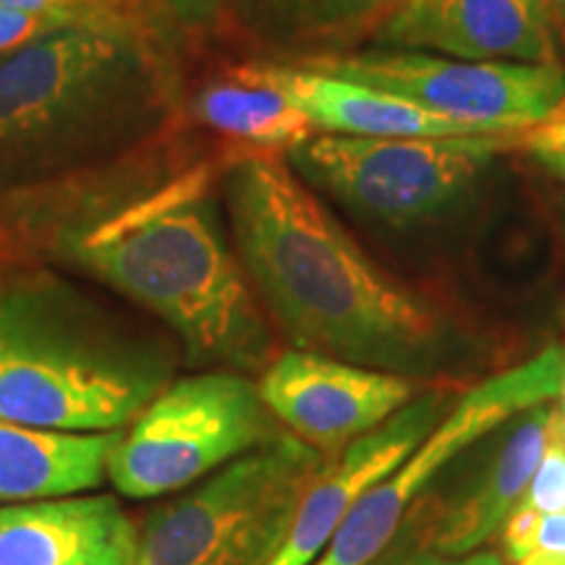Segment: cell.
Segmentation results:
<instances>
[{
	"label": "cell",
	"instance_id": "obj_11",
	"mask_svg": "<svg viewBox=\"0 0 565 565\" xmlns=\"http://www.w3.org/2000/svg\"><path fill=\"white\" fill-rule=\"evenodd\" d=\"M456 401L443 387L424 391L419 398L393 414L377 429L353 440L341 456L324 463V469L303 492L291 532L270 565H312L330 536L341 526L362 494L398 469L445 419Z\"/></svg>",
	"mask_w": 565,
	"mask_h": 565
},
{
	"label": "cell",
	"instance_id": "obj_14",
	"mask_svg": "<svg viewBox=\"0 0 565 565\" xmlns=\"http://www.w3.org/2000/svg\"><path fill=\"white\" fill-rule=\"evenodd\" d=\"M553 406L542 404L515 416L505 440L494 448L490 461L461 490L450 494L433 515L419 550L440 555L475 553L505 524V519L524 498L536 466L550 443Z\"/></svg>",
	"mask_w": 565,
	"mask_h": 565
},
{
	"label": "cell",
	"instance_id": "obj_17",
	"mask_svg": "<svg viewBox=\"0 0 565 565\" xmlns=\"http://www.w3.org/2000/svg\"><path fill=\"white\" fill-rule=\"evenodd\" d=\"M192 116L249 152H291L312 139L315 124L278 76V63H238L210 76L194 92Z\"/></svg>",
	"mask_w": 565,
	"mask_h": 565
},
{
	"label": "cell",
	"instance_id": "obj_30",
	"mask_svg": "<svg viewBox=\"0 0 565 565\" xmlns=\"http://www.w3.org/2000/svg\"><path fill=\"white\" fill-rule=\"evenodd\" d=\"M563 9H565V3H563Z\"/></svg>",
	"mask_w": 565,
	"mask_h": 565
},
{
	"label": "cell",
	"instance_id": "obj_20",
	"mask_svg": "<svg viewBox=\"0 0 565 565\" xmlns=\"http://www.w3.org/2000/svg\"><path fill=\"white\" fill-rule=\"evenodd\" d=\"M521 503L547 515L565 511V437L550 422V443Z\"/></svg>",
	"mask_w": 565,
	"mask_h": 565
},
{
	"label": "cell",
	"instance_id": "obj_15",
	"mask_svg": "<svg viewBox=\"0 0 565 565\" xmlns=\"http://www.w3.org/2000/svg\"><path fill=\"white\" fill-rule=\"evenodd\" d=\"M121 429L63 433L0 419V505L97 490Z\"/></svg>",
	"mask_w": 565,
	"mask_h": 565
},
{
	"label": "cell",
	"instance_id": "obj_7",
	"mask_svg": "<svg viewBox=\"0 0 565 565\" xmlns=\"http://www.w3.org/2000/svg\"><path fill=\"white\" fill-rule=\"evenodd\" d=\"M511 137L380 139L315 134L286 154L294 173L353 215L414 228L448 215L475 192Z\"/></svg>",
	"mask_w": 565,
	"mask_h": 565
},
{
	"label": "cell",
	"instance_id": "obj_23",
	"mask_svg": "<svg viewBox=\"0 0 565 565\" xmlns=\"http://www.w3.org/2000/svg\"><path fill=\"white\" fill-rule=\"evenodd\" d=\"M385 565H505L503 553L498 550H475L466 555H440L433 550H408L404 557L391 555Z\"/></svg>",
	"mask_w": 565,
	"mask_h": 565
},
{
	"label": "cell",
	"instance_id": "obj_1",
	"mask_svg": "<svg viewBox=\"0 0 565 565\" xmlns=\"http://www.w3.org/2000/svg\"><path fill=\"white\" fill-rule=\"evenodd\" d=\"M223 194L254 294L294 349L416 383L463 362L454 317L372 263L280 154L228 160Z\"/></svg>",
	"mask_w": 565,
	"mask_h": 565
},
{
	"label": "cell",
	"instance_id": "obj_19",
	"mask_svg": "<svg viewBox=\"0 0 565 565\" xmlns=\"http://www.w3.org/2000/svg\"><path fill=\"white\" fill-rule=\"evenodd\" d=\"M0 3L47 19L58 30L126 32L160 40V32L139 9L137 0H0Z\"/></svg>",
	"mask_w": 565,
	"mask_h": 565
},
{
	"label": "cell",
	"instance_id": "obj_2",
	"mask_svg": "<svg viewBox=\"0 0 565 565\" xmlns=\"http://www.w3.org/2000/svg\"><path fill=\"white\" fill-rule=\"evenodd\" d=\"M26 254L76 267L166 322L194 364L263 374L278 351L225 238L212 168L103 175L24 228Z\"/></svg>",
	"mask_w": 565,
	"mask_h": 565
},
{
	"label": "cell",
	"instance_id": "obj_18",
	"mask_svg": "<svg viewBox=\"0 0 565 565\" xmlns=\"http://www.w3.org/2000/svg\"><path fill=\"white\" fill-rule=\"evenodd\" d=\"M395 0H231L236 19L278 47H315L351 38L366 21L385 17Z\"/></svg>",
	"mask_w": 565,
	"mask_h": 565
},
{
	"label": "cell",
	"instance_id": "obj_25",
	"mask_svg": "<svg viewBox=\"0 0 565 565\" xmlns=\"http://www.w3.org/2000/svg\"><path fill=\"white\" fill-rule=\"evenodd\" d=\"M515 565H565V553H563V550H555V547L536 545L532 553L521 557V561Z\"/></svg>",
	"mask_w": 565,
	"mask_h": 565
},
{
	"label": "cell",
	"instance_id": "obj_27",
	"mask_svg": "<svg viewBox=\"0 0 565 565\" xmlns=\"http://www.w3.org/2000/svg\"><path fill=\"white\" fill-rule=\"evenodd\" d=\"M395 3H422V0H395ZM393 3V6H395Z\"/></svg>",
	"mask_w": 565,
	"mask_h": 565
},
{
	"label": "cell",
	"instance_id": "obj_28",
	"mask_svg": "<svg viewBox=\"0 0 565 565\" xmlns=\"http://www.w3.org/2000/svg\"><path fill=\"white\" fill-rule=\"evenodd\" d=\"M563 3H565V0H561V6H563Z\"/></svg>",
	"mask_w": 565,
	"mask_h": 565
},
{
	"label": "cell",
	"instance_id": "obj_6",
	"mask_svg": "<svg viewBox=\"0 0 565 565\" xmlns=\"http://www.w3.org/2000/svg\"><path fill=\"white\" fill-rule=\"evenodd\" d=\"M282 433L288 429L265 406L249 374L207 370L173 377L121 429L108 479L131 500L183 492Z\"/></svg>",
	"mask_w": 565,
	"mask_h": 565
},
{
	"label": "cell",
	"instance_id": "obj_5",
	"mask_svg": "<svg viewBox=\"0 0 565 565\" xmlns=\"http://www.w3.org/2000/svg\"><path fill=\"white\" fill-rule=\"evenodd\" d=\"M328 458L291 433L147 513L137 565H270Z\"/></svg>",
	"mask_w": 565,
	"mask_h": 565
},
{
	"label": "cell",
	"instance_id": "obj_22",
	"mask_svg": "<svg viewBox=\"0 0 565 565\" xmlns=\"http://www.w3.org/2000/svg\"><path fill=\"white\" fill-rule=\"evenodd\" d=\"M55 30H58V26L51 24L47 19H40L34 17V13L11 9V6L0 3V58Z\"/></svg>",
	"mask_w": 565,
	"mask_h": 565
},
{
	"label": "cell",
	"instance_id": "obj_21",
	"mask_svg": "<svg viewBox=\"0 0 565 565\" xmlns=\"http://www.w3.org/2000/svg\"><path fill=\"white\" fill-rule=\"evenodd\" d=\"M526 147L545 162L550 171L565 179V103L553 116L529 129Z\"/></svg>",
	"mask_w": 565,
	"mask_h": 565
},
{
	"label": "cell",
	"instance_id": "obj_26",
	"mask_svg": "<svg viewBox=\"0 0 565 565\" xmlns=\"http://www.w3.org/2000/svg\"><path fill=\"white\" fill-rule=\"evenodd\" d=\"M557 398L561 401L553 406V427L565 437V377H563V385H561V393H557Z\"/></svg>",
	"mask_w": 565,
	"mask_h": 565
},
{
	"label": "cell",
	"instance_id": "obj_9",
	"mask_svg": "<svg viewBox=\"0 0 565 565\" xmlns=\"http://www.w3.org/2000/svg\"><path fill=\"white\" fill-rule=\"evenodd\" d=\"M294 63L393 92L477 137H513L534 129L565 103L561 63L463 61L406 47L312 53Z\"/></svg>",
	"mask_w": 565,
	"mask_h": 565
},
{
	"label": "cell",
	"instance_id": "obj_4",
	"mask_svg": "<svg viewBox=\"0 0 565 565\" xmlns=\"http://www.w3.org/2000/svg\"><path fill=\"white\" fill-rule=\"evenodd\" d=\"M160 330L40 267L0 273V419L63 433L124 429L175 377Z\"/></svg>",
	"mask_w": 565,
	"mask_h": 565
},
{
	"label": "cell",
	"instance_id": "obj_13",
	"mask_svg": "<svg viewBox=\"0 0 565 565\" xmlns=\"http://www.w3.org/2000/svg\"><path fill=\"white\" fill-rule=\"evenodd\" d=\"M139 526L108 494L0 505V565H137Z\"/></svg>",
	"mask_w": 565,
	"mask_h": 565
},
{
	"label": "cell",
	"instance_id": "obj_29",
	"mask_svg": "<svg viewBox=\"0 0 565 565\" xmlns=\"http://www.w3.org/2000/svg\"><path fill=\"white\" fill-rule=\"evenodd\" d=\"M553 429H555V427H553ZM555 433H557V429H555Z\"/></svg>",
	"mask_w": 565,
	"mask_h": 565
},
{
	"label": "cell",
	"instance_id": "obj_3",
	"mask_svg": "<svg viewBox=\"0 0 565 565\" xmlns=\"http://www.w3.org/2000/svg\"><path fill=\"white\" fill-rule=\"evenodd\" d=\"M158 38L55 30L0 58V202L145 154L181 110Z\"/></svg>",
	"mask_w": 565,
	"mask_h": 565
},
{
	"label": "cell",
	"instance_id": "obj_16",
	"mask_svg": "<svg viewBox=\"0 0 565 565\" xmlns=\"http://www.w3.org/2000/svg\"><path fill=\"white\" fill-rule=\"evenodd\" d=\"M278 76L320 134L380 139L477 137L461 124L429 113L393 92L338 79L299 63H278Z\"/></svg>",
	"mask_w": 565,
	"mask_h": 565
},
{
	"label": "cell",
	"instance_id": "obj_12",
	"mask_svg": "<svg viewBox=\"0 0 565 565\" xmlns=\"http://www.w3.org/2000/svg\"><path fill=\"white\" fill-rule=\"evenodd\" d=\"M387 47L463 61L557 63L550 0H422L395 3L380 24Z\"/></svg>",
	"mask_w": 565,
	"mask_h": 565
},
{
	"label": "cell",
	"instance_id": "obj_10",
	"mask_svg": "<svg viewBox=\"0 0 565 565\" xmlns=\"http://www.w3.org/2000/svg\"><path fill=\"white\" fill-rule=\"evenodd\" d=\"M257 391L282 429L333 461L353 440L419 398L424 385L393 372L288 349L259 374Z\"/></svg>",
	"mask_w": 565,
	"mask_h": 565
},
{
	"label": "cell",
	"instance_id": "obj_24",
	"mask_svg": "<svg viewBox=\"0 0 565 565\" xmlns=\"http://www.w3.org/2000/svg\"><path fill=\"white\" fill-rule=\"evenodd\" d=\"M137 3L158 32L166 19H200L210 9V0H137Z\"/></svg>",
	"mask_w": 565,
	"mask_h": 565
},
{
	"label": "cell",
	"instance_id": "obj_8",
	"mask_svg": "<svg viewBox=\"0 0 565 565\" xmlns=\"http://www.w3.org/2000/svg\"><path fill=\"white\" fill-rule=\"evenodd\" d=\"M565 377V349L550 345L524 364L494 374L458 395L445 419L398 469L372 484L345 513L312 565H374L391 547L429 482L487 435L529 408L550 404Z\"/></svg>",
	"mask_w": 565,
	"mask_h": 565
}]
</instances>
